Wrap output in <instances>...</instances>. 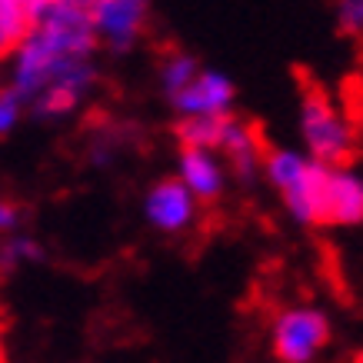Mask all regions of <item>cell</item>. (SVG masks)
<instances>
[{
  "label": "cell",
  "instance_id": "cell-1",
  "mask_svg": "<svg viewBox=\"0 0 363 363\" xmlns=\"http://www.w3.org/2000/svg\"><path fill=\"white\" fill-rule=\"evenodd\" d=\"M94 50L97 30L87 11L77 4L47 0L13 47L11 90L37 117H67L94 87Z\"/></svg>",
  "mask_w": 363,
  "mask_h": 363
},
{
  "label": "cell",
  "instance_id": "cell-2",
  "mask_svg": "<svg viewBox=\"0 0 363 363\" xmlns=\"http://www.w3.org/2000/svg\"><path fill=\"white\" fill-rule=\"evenodd\" d=\"M300 130H303V143H307L310 160L330 164V167H340L350 160L353 143H357L353 123L347 121V113L320 87L303 90V100H300Z\"/></svg>",
  "mask_w": 363,
  "mask_h": 363
},
{
  "label": "cell",
  "instance_id": "cell-3",
  "mask_svg": "<svg viewBox=\"0 0 363 363\" xmlns=\"http://www.w3.org/2000/svg\"><path fill=\"white\" fill-rule=\"evenodd\" d=\"M330 343V320L317 307H286L270 327V353L277 363H313Z\"/></svg>",
  "mask_w": 363,
  "mask_h": 363
},
{
  "label": "cell",
  "instance_id": "cell-4",
  "mask_svg": "<svg viewBox=\"0 0 363 363\" xmlns=\"http://www.w3.org/2000/svg\"><path fill=\"white\" fill-rule=\"evenodd\" d=\"M313 223H333V227L363 223V177L343 167L320 164L313 187Z\"/></svg>",
  "mask_w": 363,
  "mask_h": 363
},
{
  "label": "cell",
  "instance_id": "cell-5",
  "mask_svg": "<svg viewBox=\"0 0 363 363\" xmlns=\"http://www.w3.org/2000/svg\"><path fill=\"white\" fill-rule=\"evenodd\" d=\"M264 170L270 184L280 190L290 217L300 223H313V187L320 164L297 150H270L264 157Z\"/></svg>",
  "mask_w": 363,
  "mask_h": 363
},
{
  "label": "cell",
  "instance_id": "cell-6",
  "mask_svg": "<svg viewBox=\"0 0 363 363\" xmlns=\"http://www.w3.org/2000/svg\"><path fill=\"white\" fill-rule=\"evenodd\" d=\"M64 4L84 7L97 30V40H104L113 50H127L137 44L147 11H150V0H64Z\"/></svg>",
  "mask_w": 363,
  "mask_h": 363
},
{
  "label": "cell",
  "instance_id": "cell-7",
  "mask_svg": "<svg viewBox=\"0 0 363 363\" xmlns=\"http://www.w3.org/2000/svg\"><path fill=\"white\" fill-rule=\"evenodd\" d=\"M174 107L184 117H217L227 113L233 104V84L230 77H223L217 70H197L184 90H177Z\"/></svg>",
  "mask_w": 363,
  "mask_h": 363
},
{
  "label": "cell",
  "instance_id": "cell-8",
  "mask_svg": "<svg viewBox=\"0 0 363 363\" xmlns=\"http://www.w3.org/2000/svg\"><path fill=\"white\" fill-rule=\"evenodd\" d=\"M147 220L160 233H184L197 220V197L180 180H164L147 194Z\"/></svg>",
  "mask_w": 363,
  "mask_h": 363
},
{
  "label": "cell",
  "instance_id": "cell-9",
  "mask_svg": "<svg viewBox=\"0 0 363 363\" xmlns=\"http://www.w3.org/2000/svg\"><path fill=\"white\" fill-rule=\"evenodd\" d=\"M180 184L197 200H217L223 190V167L217 164L213 150L184 147L180 154Z\"/></svg>",
  "mask_w": 363,
  "mask_h": 363
},
{
  "label": "cell",
  "instance_id": "cell-10",
  "mask_svg": "<svg viewBox=\"0 0 363 363\" xmlns=\"http://www.w3.org/2000/svg\"><path fill=\"white\" fill-rule=\"evenodd\" d=\"M227 154V160L233 164V170L240 177H250L253 167L264 164V154H260V143H257V133L247 127V123L233 121L230 113H227V121H223V133H220V147Z\"/></svg>",
  "mask_w": 363,
  "mask_h": 363
},
{
  "label": "cell",
  "instance_id": "cell-11",
  "mask_svg": "<svg viewBox=\"0 0 363 363\" xmlns=\"http://www.w3.org/2000/svg\"><path fill=\"white\" fill-rule=\"evenodd\" d=\"M223 121H227V113H217V117H184V123L177 127L180 143L184 147H200V150H217L220 147Z\"/></svg>",
  "mask_w": 363,
  "mask_h": 363
},
{
  "label": "cell",
  "instance_id": "cell-12",
  "mask_svg": "<svg viewBox=\"0 0 363 363\" xmlns=\"http://www.w3.org/2000/svg\"><path fill=\"white\" fill-rule=\"evenodd\" d=\"M200 67L194 64V57L187 54H170L164 60V67H160V84H164V90L174 97L177 90H184L190 84V77L197 74Z\"/></svg>",
  "mask_w": 363,
  "mask_h": 363
},
{
  "label": "cell",
  "instance_id": "cell-13",
  "mask_svg": "<svg viewBox=\"0 0 363 363\" xmlns=\"http://www.w3.org/2000/svg\"><path fill=\"white\" fill-rule=\"evenodd\" d=\"M30 260H40V247H37L33 240H27V237L4 240V247H0V267L13 270V267L30 264Z\"/></svg>",
  "mask_w": 363,
  "mask_h": 363
},
{
  "label": "cell",
  "instance_id": "cell-14",
  "mask_svg": "<svg viewBox=\"0 0 363 363\" xmlns=\"http://www.w3.org/2000/svg\"><path fill=\"white\" fill-rule=\"evenodd\" d=\"M23 100L13 94L11 87L7 90H0V133H11L17 123H21V117H23Z\"/></svg>",
  "mask_w": 363,
  "mask_h": 363
},
{
  "label": "cell",
  "instance_id": "cell-15",
  "mask_svg": "<svg viewBox=\"0 0 363 363\" xmlns=\"http://www.w3.org/2000/svg\"><path fill=\"white\" fill-rule=\"evenodd\" d=\"M337 21L340 30L363 37V0H337Z\"/></svg>",
  "mask_w": 363,
  "mask_h": 363
},
{
  "label": "cell",
  "instance_id": "cell-16",
  "mask_svg": "<svg viewBox=\"0 0 363 363\" xmlns=\"http://www.w3.org/2000/svg\"><path fill=\"white\" fill-rule=\"evenodd\" d=\"M17 220H21L17 207H13V203H7V200H0V233H11L13 227H17Z\"/></svg>",
  "mask_w": 363,
  "mask_h": 363
},
{
  "label": "cell",
  "instance_id": "cell-17",
  "mask_svg": "<svg viewBox=\"0 0 363 363\" xmlns=\"http://www.w3.org/2000/svg\"><path fill=\"white\" fill-rule=\"evenodd\" d=\"M357 363H363V350H360V353H357Z\"/></svg>",
  "mask_w": 363,
  "mask_h": 363
}]
</instances>
